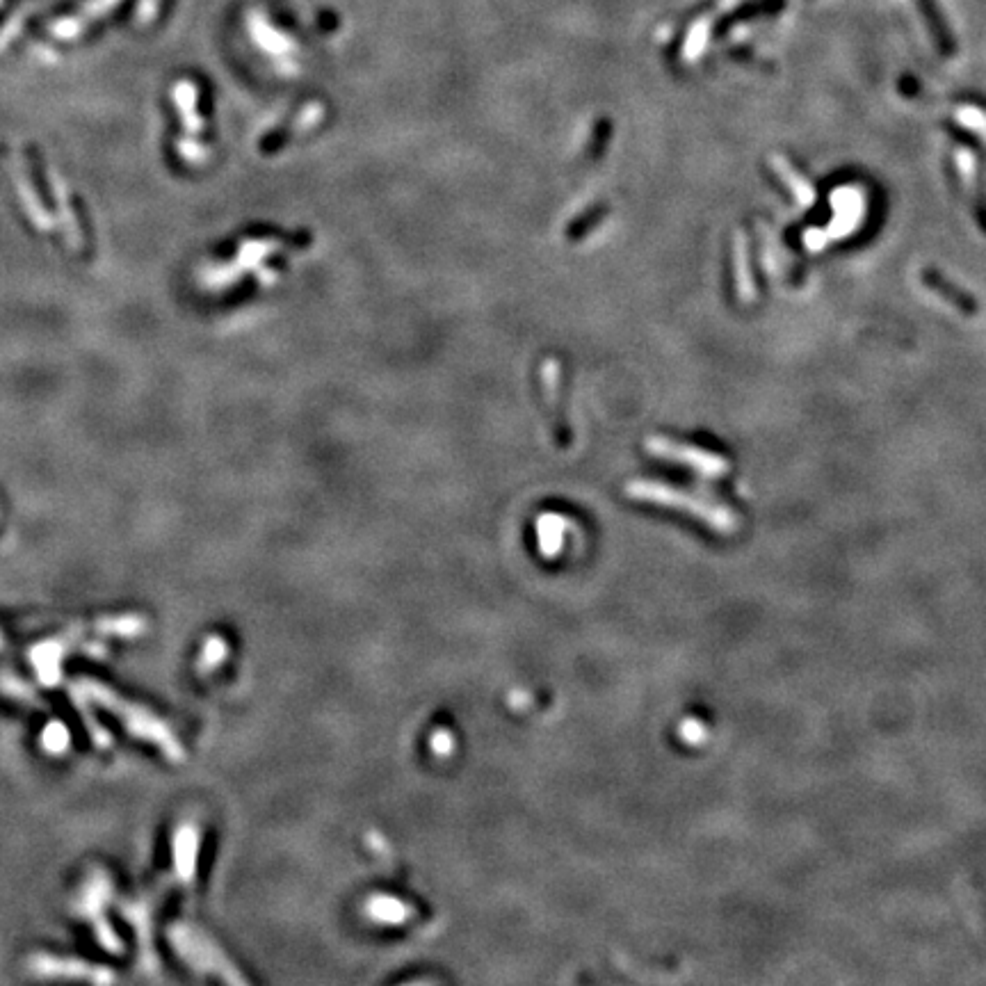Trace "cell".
<instances>
[{
  "mask_svg": "<svg viewBox=\"0 0 986 986\" xmlns=\"http://www.w3.org/2000/svg\"><path fill=\"white\" fill-rule=\"evenodd\" d=\"M76 688L80 694H85V697L90 701L99 703V706L108 708L112 715H117L121 722H124L126 729L135 733L137 738L153 742V745L163 751L167 758H172V761H181L183 749L179 745V740L174 738V733L169 731V726L160 722L158 717H153L149 710L135 706V703L124 701L117 692L103 688L101 683L80 681Z\"/></svg>",
  "mask_w": 986,
  "mask_h": 986,
  "instance_id": "1",
  "label": "cell"
},
{
  "mask_svg": "<svg viewBox=\"0 0 986 986\" xmlns=\"http://www.w3.org/2000/svg\"><path fill=\"white\" fill-rule=\"evenodd\" d=\"M628 496L644 500V503L685 509L690 516L710 525V528L719 532V535H733V532L738 530V516H735L733 509L717 503V500L694 496V493L683 489H674L669 487V484L649 482V480L633 482L628 484Z\"/></svg>",
  "mask_w": 986,
  "mask_h": 986,
  "instance_id": "2",
  "label": "cell"
},
{
  "mask_svg": "<svg viewBox=\"0 0 986 986\" xmlns=\"http://www.w3.org/2000/svg\"><path fill=\"white\" fill-rule=\"evenodd\" d=\"M649 450L656 452V455H660L662 459H672V462L690 466L697 473L706 475V478H719V475L729 471V462H726V459L701 448L683 446V443H674L667 439H651Z\"/></svg>",
  "mask_w": 986,
  "mask_h": 986,
  "instance_id": "3",
  "label": "cell"
},
{
  "mask_svg": "<svg viewBox=\"0 0 986 986\" xmlns=\"http://www.w3.org/2000/svg\"><path fill=\"white\" fill-rule=\"evenodd\" d=\"M10 167H12L14 188H16V192H19L21 206H23V210H26L28 220L35 224L39 231H53L55 226H58V220H55V217L48 213V208L42 204V199H39L35 185H32L30 176H28L26 163H23L21 151H16V149L12 151V165Z\"/></svg>",
  "mask_w": 986,
  "mask_h": 986,
  "instance_id": "4",
  "label": "cell"
},
{
  "mask_svg": "<svg viewBox=\"0 0 986 986\" xmlns=\"http://www.w3.org/2000/svg\"><path fill=\"white\" fill-rule=\"evenodd\" d=\"M119 3L121 0H85L74 14H67L55 23H51L48 32H51L55 39H64V42L78 39L87 28L92 26V23L103 19V16L110 14L112 10H117Z\"/></svg>",
  "mask_w": 986,
  "mask_h": 986,
  "instance_id": "5",
  "label": "cell"
},
{
  "mask_svg": "<svg viewBox=\"0 0 986 986\" xmlns=\"http://www.w3.org/2000/svg\"><path fill=\"white\" fill-rule=\"evenodd\" d=\"M788 7V0H745L738 7H733L731 12H726L719 16L713 26V35L719 39L724 35H729L733 28L742 26V23L756 21V19H770V16H779Z\"/></svg>",
  "mask_w": 986,
  "mask_h": 986,
  "instance_id": "6",
  "label": "cell"
},
{
  "mask_svg": "<svg viewBox=\"0 0 986 986\" xmlns=\"http://www.w3.org/2000/svg\"><path fill=\"white\" fill-rule=\"evenodd\" d=\"M913 3H916L920 19H923L929 35H932L934 46L939 48V53L945 55V58H952L957 53V39L948 19H945L939 0H913Z\"/></svg>",
  "mask_w": 986,
  "mask_h": 986,
  "instance_id": "7",
  "label": "cell"
},
{
  "mask_svg": "<svg viewBox=\"0 0 986 986\" xmlns=\"http://www.w3.org/2000/svg\"><path fill=\"white\" fill-rule=\"evenodd\" d=\"M48 179H51V190H53V197H55V206H58V224L62 226L64 236H67L69 247L71 249H80V247H83V233H80V224H78L76 210H74V206H71V197H69L67 183H64L62 176L58 172H53V169H51V172H48Z\"/></svg>",
  "mask_w": 986,
  "mask_h": 986,
  "instance_id": "8",
  "label": "cell"
},
{
  "mask_svg": "<svg viewBox=\"0 0 986 986\" xmlns=\"http://www.w3.org/2000/svg\"><path fill=\"white\" fill-rule=\"evenodd\" d=\"M923 284L929 288V290H934L936 295H941L945 302H950L955 309H959L961 313H968V315H973L977 311V304H975V299L964 293V290L957 288L955 284H950L948 279H943L941 277V272H936V270H925L923 272Z\"/></svg>",
  "mask_w": 986,
  "mask_h": 986,
  "instance_id": "9",
  "label": "cell"
},
{
  "mask_svg": "<svg viewBox=\"0 0 986 986\" xmlns=\"http://www.w3.org/2000/svg\"><path fill=\"white\" fill-rule=\"evenodd\" d=\"M774 172L779 174V179L783 181V185H786L790 195L799 201V204H802V206L811 204V201H813V188H811V185H808V181L804 179V176L799 174L795 167H792V163H788V160H783V158H774Z\"/></svg>",
  "mask_w": 986,
  "mask_h": 986,
  "instance_id": "10",
  "label": "cell"
},
{
  "mask_svg": "<svg viewBox=\"0 0 986 986\" xmlns=\"http://www.w3.org/2000/svg\"><path fill=\"white\" fill-rule=\"evenodd\" d=\"M174 103H176V108H179V112H181L185 128H188L190 133H199L201 126H204V121H201L199 115L195 112L197 87L192 85V83H176L174 85Z\"/></svg>",
  "mask_w": 986,
  "mask_h": 986,
  "instance_id": "11",
  "label": "cell"
},
{
  "mask_svg": "<svg viewBox=\"0 0 986 986\" xmlns=\"http://www.w3.org/2000/svg\"><path fill=\"white\" fill-rule=\"evenodd\" d=\"M60 660H62V646L55 644V642L42 644V646H37L35 651H32V662H35V669L39 672V678H42V681L48 685L58 681Z\"/></svg>",
  "mask_w": 986,
  "mask_h": 986,
  "instance_id": "12",
  "label": "cell"
},
{
  "mask_svg": "<svg viewBox=\"0 0 986 986\" xmlns=\"http://www.w3.org/2000/svg\"><path fill=\"white\" fill-rule=\"evenodd\" d=\"M735 261H738V290L742 297H751V277L747 274V247L742 236L735 240Z\"/></svg>",
  "mask_w": 986,
  "mask_h": 986,
  "instance_id": "13",
  "label": "cell"
},
{
  "mask_svg": "<svg viewBox=\"0 0 986 986\" xmlns=\"http://www.w3.org/2000/svg\"><path fill=\"white\" fill-rule=\"evenodd\" d=\"M44 742L48 751H64L69 745V733L62 724H51L44 733Z\"/></svg>",
  "mask_w": 986,
  "mask_h": 986,
  "instance_id": "14",
  "label": "cell"
},
{
  "mask_svg": "<svg viewBox=\"0 0 986 986\" xmlns=\"http://www.w3.org/2000/svg\"><path fill=\"white\" fill-rule=\"evenodd\" d=\"M158 0H140V7H137V19L140 23H149L153 16H156Z\"/></svg>",
  "mask_w": 986,
  "mask_h": 986,
  "instance_id": "15",
  "label": "cell"
},
{
  "mask_svg": "<svg viewBox=\"0 0 986 986\" xmlns=\"http://www.w3.org/2000/svg\"><path fill=\"white\" fill-rule=\"evenodd\" d=\"M971 902H973V907L977 911V916L982 918V923L986 927V893L982 891H973L971 893Z\"/></svg>",
  "mask_w": 986,
  "mask_h": 986,
  "instance_id": "16",
  "label": "cell"
},
{
  "mask_svg": "<svg viewBox=\"0 0 986 986\" xmlns=\"http://www.w3.org/2000/svg\"><path fill=\"white\" fill-rule=\"evenodd\" d=\"M3 3H5V0H0V7H3Z\"/></svg>",
  "mask_w": 986,
  "mask_h": 986,
  "instance_id": "17",
  "label": "cell"
}]
</instances>
